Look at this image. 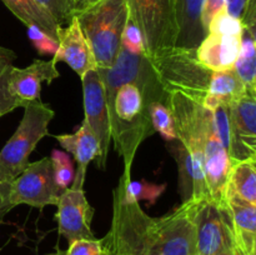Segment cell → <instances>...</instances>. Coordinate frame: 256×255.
<instances>
[{"label":"cell","mask_w":256,"mask_h":255,"mask_svg":"<svg viewBox=\"0 0 256 255\" xmlns=\"http://www.w3.org/2000/svg\"><path fill=\"white\" fill-rule=\"evenodd\" d=\"M234 248H235V246H234ZM235 252H236V255H244V254H242V252H240L239 250H236V249H235Z\"/></svg>","instance_id":"34"},{"label":"cell","mask_w":256,"mask_h":255,"mask_svg":"<svg viewBox=\"0 0 256 255\" xmlns=\"http://www.w3.org/2000/svg\"><path fill=\"white\" fill-rule=\"evenodd\" d=\"M230 138L228 144L232 164L256 160V95L245 92L228 106Z\"/></svg>","instance_id":"9"},{"label":"cell","mask_w":256,"mask_h":255,"mask_svg":"<svg viewBox=\"0 0 256 255\" xmlns=\"http://www.w3.org/2000/svg\"><path fill=\"white\" fill-rule=\"evenodd\" d=\"M64 252H62V250L56 249V252H49V254H46V255H64Z\"/></svg>","instance_id":"33"},{"label":"cell","mask_w":256,"mask_h":255,"mask_svg":"<svg viewBox=\"0 0 256 255\" xmlns=\"http://www.w3.org/2000/svg\"><path fill=\"white\" fill-rule=\"evenodd\" d=\"M28 35H29L30 42H32V45H34V48L40 55H54L55 52L58 50V46H59L58 40L52 39L50 35L40 30L39 28L29 26L28 28Z\"/></svg>","instance_id":"27"},{"label":"cell","mask_w":256,"mask_h":255,"mask_svg":"<svg viewBox=\"0 0 256 255\" xmlns=\"http://www.w3.org/2000/svg\"><path fill=\"white\" fill-rule=\"evenodd\" d=\"M226 2L228 0H204L202 9V24L205 35H206L210 22L220 12H226Z\"/></svg>","instance_id":"28"},{"label":"cell","mask_w":256,"mask_h":255,"mask_svg":"<svg viewBox=\"0 0 256 255\" xmlns=\"http://www.w3.org/2000/svg\"><path fill=\"white\" fill-rule=\"evenodd\" d=\"M64 255H110L106 239H78L69 244Z\"/></svg>","instance_id":"25"},{"label":"cell","mask_w":256,"mask_h":255,"mask_svg":"<svg viewBox=\"0 0 256 255\" xmlns=\"http://www.w3.org/2000/svg\"><path fill=\"white\" fill-rule=\"evenodd\" d=\"M2 2L25 26L39 28L52 39L58 40V34L62 26H59L52 15L34 0H2Z\"/></svg>","instance_id":"18"},{"label":"cell","mask_w":256,"mask_h":255,"mask_svg":"<svg viewBox=\"0 0 256 255\" xmlns=\"http://www.w3.org/2000/svg\"><path fill=\"white\" fill-rule=\"evenodd\" d=\"M58 42L59 46L52 55L56 64L59 62H65L80 78L84 76L89 70L98 68L89 42L85 38L75 15L65 26L59 29Z\"/></svg>","instance_id":"14"},{"label":"cell","mask_w":256,"mask_h":255,"mask_svg":"<svg viewBox=\"0 0 256 255\" xmlns=\"http://www.w3.org/2000/svg\"><path fill=\"white\" fill-rule=\"evenodd\" d=\"M55 112L48 104L32 102L24 106L19 126L0 150V175L12 182L29 164V156L38 142L49 134V124Z\"/></svg>","instance_id":"5"},{"label":"cell","mask_w":256,"mask_h":255,"mask_svg":"<svg viewBox=\"0 0 256 255\" xmlns=\"http://www.w3.org/2000/svg\"><path fill=\"white\" fill-rule=\"evenodd\" d=\"M122 48L136 55H146L144 39L139 28L132 19H128L122 36Z\"/></svg>","instance_id":"26"},{"label":"cell","mask_w":256,"mask_h":255,"mask_svg":"<svg viewBox=\"0 0 256 255\" xmlns=\"http://www.w3.org/2000/svg\"><path fill=\"white\" fill-rule=\"evenodd\" d=\"M200 202H182L169 214L152 218L139 202L112 190V219L105 235L110 255H196L195 212Z\"/></svg>","instance_id":"1"},{"label":"cell","mask_w":256,"mask_h":255,"mask_svg":"<svg viewBox=\"0 0 256 255\" xmlns=\"http://www.w3.org/2000/svg\"><path fill=\"white\" fill-rule=\"evenodd\" d=\"M62 192L55 184L50 158L45 156L29 162L22 174L12 180L10 204L12 208L26 204L42 210L46 205L56 206Z\"/></svg>","instance_id":"7"},{"label":"cell","mask_w":256,"mask_h":255,"mask_svg":"<svg viewBox=\"0 0 256 255\" xmlns=\"http://www.w3.org/2000/svg\"><path fill=\"white\" fill-rule=\"evenodd\" d=\"M256 26H244L234 72L249 94L256 95Z\"/></svg>","instance_id":"19"},{"label":"cell","mask_w":256,"mask_h":255,"mask_svg":"<svg viewBox=\"0 0 256 255\" xmlns=\"http://www.w3.org/2000/svg\"><path fill=\"white\" fill-rule=\"evenodd\" d=\"M252 0H228L226 2V12L230 16L239 19L242 22V16L246 12L250 2Z\"/></svg>","instance_id":"30"},{"label":"cell","mask_w":256,"mask_h":255,"mask_svg":"<svg viewBox=\"0 0 256 255\" xmlns=\"http://www.w3.org/2000/svg\"><path fill=\"white\" fill-rule=\"evenodd\" d=\"M46 10L59 26H65L76 12V0H34Z\"/></svg>","instance_id":"24"},{"label":"cell","mask_w":256,"mask_h":255,"mask_svg":"<svg viewBox=\"0 0 256 255\" xmlns=\"http://www.w3.org/2000/svg\"><path fill=\"white\" fill-rule=\"evenodd\" d=\"M240 45L242 35L209 32L195 49V56L212 72H228L234 69Z\"/></svg>","instance_id":"15"},{"label":"cell","mask_w":256,"mask_h":255,"mask_svg":"<svg viewBox=\"0 0 256 255\" xmlns=\"http://www.w3.org/2000/svg\"><path fill=\"white\" fill-rule=\"evenodd\" d=\"M196 255H212L225 245L232 244L230 222L224 209L215 202H200L195 212Z\"/></svg>","instance_id":"11"},{"label":"cell","mask_w":256,"mask_h":255,"mask_svg":"<svg viewBox=\"0 0 256 255\" xmlns=\"http://www.w3.org/2000/svg\"><path fill=\"white\" fill-rule=\"evenodd\" d=\"M80 28L89 42L96 69L112 65L122 49V36L129 19L126 0H99L75 12Z\"/></svg>","instance_id":"3"},{"label":"cell","mask_w":256,"mask_h":255,"mask_svg":"<svg viewBox=\"0 0 256 255\" xmlns=\"http://www.w3.org/2000/svg\"><path fill=\"white\" fill-rule=\"evenodd\" d=\"M58 230L68 242L78 239H92V220L94 208L88 202L84 189L68 188L62 192L58 202Z\"/></svg>","instance_id":"10"},{"label":"cell","mask_w":256,"mask_h":255,"mask_svg":"<svg viewBox=\"0 0 256 255\" xmlns=\"http://www.w3.org/2000/svg\"><path fill=\"white\" fill-rule=\"evenodd\" d=\"M80 79L82 84L84 120L89 125L90 130L100 145V155L96 159L98 168L105 169L110 142H112V134H110V120L104 85L96 69L89 70Z\"/></svg>","instance_id":"8"},{"label":"cell","mask_w":256,"mask_h":255,"mask_svg":"<svg viewBox=\"0 0 256 255\" xmlns=\"http://www.w3.org/2000/svg\"><path fill=\"white\" fill-rule=\"evenodd\" d=\"M212 255H236V252H235V248H234V242H232V244L225 245L224 248H222L219 252H216Z\"/></svg>","instance_id":"31"},{"label":"cell","mask_w":256,"mask_h":255,"mask_svg":"<svg viewBox=\"0 0 256 255\" xmlns=\"http://www.w3.org/2000/svg\"><path fill=\"white\" fill-rule=\"evenodd\" d=\"M15 59L16 54L12 50L0 45V118L19 108L8 89L9 75L14 66Z\"/></svg>","instance_id":"21"},{"label":"cell","mask_w":256,"mask_h":255,"mask_svg":"<svg viewBox=\"0 0 256 255\" xmlns=\"http://www.w3.org/2000/svg\"><path fill=\"white\" fill-rule=\"evenodd\" d=\"M220 206L230 222L235 249L244 255H256V205L240 199L226 186Z\"/></svg>","instance_id":"13"},{"label":"cell","mask_w":256,"mask_h":255,"mask_svg":"<svg viewBox=\"0 0 256 255\" xmlns=\"http://www.w3.org/2000/svg\"><path fill=\"white\" fill-rule=\"evenodd\" d=\"M204 0H176L178 35L175 48L196 49L205 38L202 24Z\"/></svg>","instance_id":"17"},{"label":"cell","mask_w":256,"mask_h":255,"mask_svg":"<svg viewBox=\"0 0 256 255\" xmlns=\"http://www.w3.org/2000/svg\"><path fill=\"white\" fill-rule=\"evenodd\" d=\"M54 138L59 142L60 146L70 152L76 162V172H75L74 180L70 188L84 189L88 166L92 160L96 162L100 155L99 142L85 120H82L76 132L72 134H59L54 135Z\"/></svg>","instance_id":"16"},{"label":"cell","mask_w":256,"mask_h":255,"mask_svg":"<svg viewBox=\"0 0 256 255\" xmlns=\"http://www.w3.org/2000/svg\"><path fill=\"white\" fill-rule=\"evenodd\" d=\"M149 112L155 132H159L168 142H175L176 140V132H175L172 112H170L168 105L162 104L160 102H150Z\"/></svg>","instance_id":"22"},{"label":"cell","mask_w":256,"mask_h":255,"mask_svg":"<svg viewBox=\"0 0 256 255\" xmlns=\"http://www.w3.org/2000/svg\"><path fill=\"white\" fill-rule=\"evenodd\" d=\"M149 60L165 92H180L206 105L214 72L198 62L195 49L172 48Z\"/></svg>","instance_id":"4"},{"label":"cell","mask_w":256,"mask_h":255,"mask_svg":"<svg viewBox=\"0 0 256 255\" xmlns=\"http://www.w3.org/2000/svg\"><path fill=\"white\" fill-rule=\"evenodd\" d=\"M126 2L129 18L142 32L149 59L175 48L176 0H126Z\"/></svg>","instance_id":"6"},{"label":"cell","mask_w":256,"mask_h":255,"mask_svg":"<svg viewBox=\"0 0 256 255\" xmlns=\"http://www.w3.org/2000/svg\"><path fill=\"white\" fill-rule=\"evenodd\" d=\"M105 99L115 150L124 160V170L132 172L142 142L155 134L149 104L135 82H125L114 92H105Z\"/></svg>","instance_id":"2"},{"label":"cell","mask_w":256,"mask_h":255,"mask_svg":"<svg viewBox=\"0 0 256 255\" xmlns=\"http://www.w3.org/2000/svg\"><path fill=\"white\" fill-rule=\"evenodd\" d=\"M228 188L240 199L256 205V160L234 162Z\"/></svg>","instance_id":"20"},{"label":"cell","mask_w":256,"mask_h":255,"mask_svg":"<svg viewBox=\"0 0 256 255\" xmlns=\"http://www.w3.org/2000/svg\"><path fill=\"white\" fill-rule=\"evenodd\" d=\"M54 59H35L26 68L12 66L8 82V89L18 106L24 108L32 102H40L42 82L52 84L59 78Z\"/></svg>","instance_id":"12"},{"label":"cell","mask_w":256,"mask_h":255,"mask_svg":"<svg viewBox=\"0 0 256 255\" xmlns=\"http://www.w3.org/2000/svg\"><path fill=\"white\" fill-rule=\"evenodd\" d=\"M96 2H99V0H76V12H80V10L85 9V8L90 6V5L95 4Z\"/></svg>","instance_id":"32"},{"label":"cell","mask_w":256,"mask_h":255,"mask_svg":"<svg viewBox=\"0 0 256 255\" xmlns=\"http://www.w3.org/2000/svg\"><path fill=\"white\" fill-rule=\"evenodd\" d=\"M52 168V175L56 186L59 188L60 192H64L74 180V165H72V159L69 155L60 150H52V156H50Z\"/></svg>","instance_id":"23"},{"label":"cell","mask_w":256,"mask_h":255,"mask_svg":"<svg viewBox=\"0 0 256 255\" xmlns=\"http://www.w3.org/2000/svg\"><path fill=\"white\" fill-rule=\"evenodd\" d=\"M10 186L12 182H8L0 175V222H2V218L12 209L10 204Z\"/></svg>","instance_id":"29"}]
</instances>
